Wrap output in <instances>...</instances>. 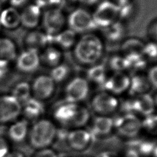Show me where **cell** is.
<instances>
[{
    "label": "cell",
    "instance_id": "6da1fadb",
    "mask_svg": "<svg viewBox=\"0 0 157 157\" xmlns=\"http://www.w3.org/2000/svg\"><path fill=\"white\" fill-rule=\"evenodd\" d=\"M105 44L102 37L93 32L81 35L72 48L74 58L81 65L91 66L103 56Z\"/></svg>",
    "mask_w": 157,
    "mask_h": 157
},
{
    "label": "cell",
    "instance_id": "7a4b0ae2",
    "mask_svg": "<svg viewBox=\"0 0 157 157\" xmlns=\"http://www.w3.org/2000/svg\"><path fill=\"white\" fill-rule=\"evenodd\" d=\"M57 129L50 120H37L29 130L28 139L32 148L36 150L48 148L55 140Z\"/></svg>",
    "mask_w": 157,
    "mask_h": 157
},
{
    "label": "cell",
    "instance_id": "3957f363",
    "mask_svg": "<svg viewBox=\"0 0 157 157\" xmlns=\"http://www.w3.org/2000/svg\"><path fill=\"white\" fill-rule=\"evenodd\" d=\"M66 24L69 29L78 34L92 32L96 28L92 13L85 9L78 7L74 9L66 18Z\"/></svg>",
    "mask_w": 157,
    "mask_h": 157
},
{
    "label": "cell",
    "instance_id": "277c9868",
    "mask_svg": "<svg viewBox=\"0 0 157 157\" xmlns=\"http://www.w3.org/2000/svg\"><path fill=\"white\" fill-rule=\"evenodd\" d=\"M96 27L104 28L114 23L120 17V8L110 0L101 2L92 13Z\"/></svg>",
    "mask_w": 157,
    "mask_h": 157
},
{
    "label": "cell",
    "instance_id": "5b68a950",
    "mask_svg": "<svg viewBox=\"0 0 157 157\" xmlns=\"http://www.w3.org/2000/svg\"><path fill=\"white\" fill-rule=\"evenodd\" d=\"M56 88V83L50 75H39L31 84V94L41 102L50 99L55 94Z\"/></svg>",
    "mask_w": 157,
    "mask_h": 157
},
{
    "label": "cell",
    "instance_id": "8992f818",
    "mask_svg": "<svg viewBox=\"0 0 157 157\" xmlns=\"http://www.w3.org/2000/svg\"><path fill=\"white\" fill-rule=\"evenodd\" d=\"M113 126L123 136L133 138L141 130L142 121L134 113H123L113 119Z\"/></svg>",
    "mask_w": 157,
    "mask_h": 157
},
{
    "label": "cell",
    "instance_id": "52a82bcc",
    "mask_svg": "<svg viewBox=\"0 0 157 157\" xmlns=\"http://www.w3.org/2000/svg\"><path fill=\"white\" fill-rule=\"evenodd\" d=\"M90 91V85L86 78L75 77L69 81L64 90L65 102L77 103L85 100Z\"/></svg>",
    "mask_w": 157,
    "mask_h": 157
},
{
    "label": "cell",
    "instance_id": "ba28073f",
    "mask_svg": "<svg viewBox=\"0 0 157 157\" xmlns=\"http://www.w3.org/2000/svg\"><path fill=\"white\" fill-rule=\"evenodd\" d=\"M91 106L93 110L99 115L107 116L118 109L119 102L114 95L104 91L93 97Z\"/></svg>",
    "mask_w": 157,
    "mask_h": 157
},
{
    "label": "cell",
    "instance_id": "9c48e42d",
    "mask_svg": "<svg viewBox=\"0 0 157 157\" xmlns=\"http://www.w3.org/2000/svg\"><path fill=\"white\" fill-rule=\"evenodd\" d=\"M66 24V17L60 9L52 7L44 12L43 26L48 35L55 36L63 30Z\"/></svg>",
    "mask_w": 157,
    "mask_h": 157
},
{
    "label": "cell",
    "instance_id": "30bf717a",
    "mask_svg": "<svg viewBox=\"0 0 157 157\" xmlns=\"http://www.w3.org/2000/svg\"><path fill=\"white\" fill-rule=\"evenodd\" d=\"M21 103L12 95L0 96V124L16 119L21 113Z\"/></svg>",
    "mask_w": 157,
    "mask_h": 157
},
{
    "label": "cell",
    "instance_id": "8fae6325",
    "mask_svg": "<svg viewBox=\"0 0 157 157\" xmlns=\"http://www.w3.org/2000/svg\"><path fill=\"white\" fill-rule=\"evenodd\" d=\"M92 140L93 136L90 131L78 128L68 131L66 142L68 148L80 151L87 148Z\"/></svg>",
    "mask_w": 157,
    "mask_h": 157
},
{
    "label": "cell",
    "instance_id": "7c38bea8",
    "mask_svg": "<svg viewBox=\"0 0 157 157\" xmlns=\"http://www.w3.org/2000/svg\"><path fill=\"white\" fill-rule=\"evenodd\" d=\"M130 77L123 72H115L107 79L101 86L102 90L113 95L120 94L128 90Z\"/></svg>",
    "mask_w": 157,
    "mask_h": 157
},
{
    "label": "cell",
    "instance_id": "4fadbf2b",
    "mask_svg": "<svg viewBox=\"0 0 157 157\" xmlns=\"http://www.w3.org/2000/svg\"><path fill=\"white\" fill-rule=\"evenodd\" d=\"M40 63V59L36 50L29 48L22 52L17 60V67L23 72H31L36 70Z\"/></svg>",
    "mask_w": 157,
    "mask_h": 157
},
{
    "label": "cell",
    "instance_id": "5bb4252c",
    "mask_svg": "<svg viewBox=\"0 0 157 157\" xmlns=\"http://www.w3.org/2000/svg\"><path fill=\"white\" fill-rule=\"evenodd\" d=\"M78 106L77 103L69 102L59 104L53 112L54 118L63 126H71Z\"/></svg>",
    "mask_w": 157,
    "mask_h": 157
},
{
    "label": "cell",
    "instance_id": "9a60e30c",
    "mask_svg": "<svg viewBox=\"0 0 157 157\" xmlns=\"http://www.w3.org/2000/svg\"><path fill=\"white\" fill-rule=\"evenodd\" d=\"M28 121L21 119L14 122L7 129V135L10 140L15 143H21L27 137L29 132Z\"/></svg>",
    "mask_w": 157,
    "mask_h": 157
},
{
    "label": "cell",
    "instance_id": "2e32d148",
    "mask_svg": "<svg viewBox=\"0 0 157 157\" xmlns=\"http://www.w3.org/2000/svg\"><path fill=\"white\" fill-rule=\"evenodd\" d=\"M113 126V119L105 115H98L93 120L91 127L93 138L94 136H101L110 133Z\"/></svg>",
    "mask_w": 157,
    "mask_h": 157
},
{
    "label": "cell",
    "instance_id": "e0dca14e",
    "mask_svg": "<svg viewBox=\"0 0 157 157\" xmlns=\"http://www.w3.org/2000/svg\"><path fill=\"white\" fill-rule=\"evenodd\" d=\"M134 113L145 117L153 113L155 104L153 98L148 93L136 96L134 98Z\"/></svg>",
    "mask_w": 157,
    "mask_h": 157
},
{
    "label": "cell",
    "instance_id": "ac0fdd59",
    "mask_svg": "<svg viewBox=\"0 0 157 157\" xmlns=\"http://www.w3.org/2000/svg\"><path fill=\"white\" fill-rule=\"evenodd\" d=\"M151 87V84L147 75L137 73L130 77V83L128 90L131 95L136 96L148 93Z\"/></svg>",
    "mask_w": 157,
    "mask_h": 157
},
{
    "label": "cell",
    "instance_id": "d6986e66",
    "mask_svg": "<svg viewBox=\"0 0 157 157\" xmlns=\"http://www.w3.org/2000/svg\"><path fill=\"white\" fill-rule=\"evenodd\" d=\"M15 56L16 50L13 43L7 39H0V68L6 69Z\"/></svg>",
    "mask_w": 157,
    "mask_h": 157
},
{
    "label": "cell",
    "instance_id": "ffe728a7",
    "mask_svg": "<svg viewBox=\"0 0 157 157\" xmlns=\"http://www.w3.org/2000/svg\"><path fill=\"white\" fill-rule=\"evenodd\" d=\"M23 114L27 119H37L44 113V108L42 102L31 97L21 104Z\"/></svg>",
    "mask_w": 157,
    "mask_h": 157
},
{
    "label": "cell",
    "instance_id": "44dd1931",
    "mask_svg": "<svg viewBox=\"0 0 157 157\" xmlns=\"http://www.w3.org/2000/svg\"><path fill=\"white\" fill-rule=\"evenodd\" d=\"M77 39L78 35L69 28L53 36V40L63 50L72 49Z\"/></svg>",
    "mask_w": 157,
    "mask_h": 157
},
{
    "label": "cell",
    "instance_id": "7402d4cb",
    "mask_svg": "<svg viewBox=\"0 0 157 157\" xmlns=\"http://www.w3.org/2000/svg\"><path fill=\"white\" fill-rule=\"evenodd\" d=\"M40 15V8L36 5L26 7L20 15V22L29 28H33L38 24Z\"/></svg>",
    "mask_w": 157,
    "mask_h": 157
},
{
    "label": "cell",
    "instance_id": "603a6c76",
    "mask_svg": "<svg viewBox=\"0 0 157 157\" xmlns=\"http://www.w3.org/2000/svg\"><path fill=\"white\" fill-rule=\"evenodd\" d=\"M53 40V36L45 34L40 31H33L27 34L25 42L29 48L36 50L45 47L48 42Z\"/></svg>",
    "mask_w": 157,
    "mask_h": 157
},
{
    "label": "cell",
    "instance_id": "cb8c5ba5",
    "mask_svg": "<svg viewBox=\"0 0 157 157\" xmlns=\"http://www.w3.org/2000/svg\"><path fill=\"white\" fill-rule=\"evenodd\" d=\"M107 78L105 67L100 64H96L90 66L86 73V79L96 85L102 86Z\"/></svg>",
    "mask_w": 157,
    "mask_h": 157
},
{
    "label": "cell",
    "instance_id": "d4e9b609",
    "mask_svg": "<svg viewBox=\"0 0 157 157\" xmlns=\"http://www.w3.org/2000/svg\"><path fill=\"white\" fill-rule=\"evenodd\" d=\"M144 42L137 38L126 39L121 45V50L124 57L142 55Z\"/></svg>",
    "mask_w": 157,
    "mask_h": 157
},
{
    "label": "cell",
    "instance_id": "484cf974",
    "mask_svg": "<svg viewBox=\"0 0 157 157\" xmlns=\"http://www.w3.org/2000/svg\"><path fill=\"white\" fill-rule=\"evenodd\" d=\"M20 23V15L13 8L6 9L0 15V23L7 28H16Z\"/></svg>",
    "mask_w": 157,
    "mask_h": 157
},
{
    "label": "cell",
    "instance_id": "4316f807",
    "mask_svg": "<svg viewBox=\"0 0 157 157\" xmlns=\"http://www.w3.org/2000/svg\"><path fill=\"white\" fill-rule=\"evenodd\" d=\"M63 55L59 49L56 47L47 48L41 56V59L47 66L54 67L61 63Z\"/></svg>",
    "mask_w": 157,
    "mask_h": 157
},
{
    "label": "cell",
    "instance_id": "83f0119b",
    "mask_svg": "<svg viewBox=\"0 0 157 157\" xmlns=\"http://www.w3.org/2000/svg\"><path fill=\"white\" fill-rule=\"evenodd\" d=\"M11 95L22 104L31 97V85L25 81L17 83L13 86Z\"/></svg>",
    "mask_w": 157,
    "mask_h": 157
},
{
    "label": "cell",
    "instance_id": "f1b7e54d",
    "mask_svg": "<svg viewBox=\"0 0 157 157\" xmlns=\"http://www.w3.org/2000/svg\"><path fill=\"white\" fill-rule=\"evenodd\" d=\"M131 148L136 150L140 155L148 156L153 153L156 145L154 141L150 140H134L129 142Z\"/></svg>",
    "mask_w": 157,
    "mask_h": 157
},
{
    "label": "cell",
    "instance_id": "f546056e",
    "mask_svg": "<svg viewBox=\"0 0 157 157\" xmlns=\"http://www.w3.org/2000/svg\"><path fill=\"white\" fill-rule=\"evenodd\" d=\"M102 29L104 32V37L111 42L120 40L124 33V27L118 20Z\"/></svg>",
    "mask_w": 157,
    "mask_h": 157
},
{
    "label": "cell",
    "instance_id": "4dcf8cb0",
    "mask_svg": "<svg viewBox=\"0 0 157 157\" xmlns=\"http://www.w3.org/2000/svg\"><path fill=\"white\" fill-rule=\"evenodd\" d=\"M71 68L68 64L61 63L59 65L52 68L50 76L56 83H61L67 79L71 74Z\"/></svg>",
    "mask_w": 157,
    "mask_h": 157
},
{
    "label": "cell",
    "instance_id": "1f68e13d",
    "mask_svg": "<svg viewBox=\"0 0 157 157\" xmlns=\"http://www.w3.org/2000/svg\"><path fill=\"white\" fill-rule=\"evenodd\" d=\"M90 118V112L89 110L86 107L79 105L71 126L74 128L82 127L88 122Z\"/></svg>",
    "mask_w": 157,
    "mask_h": 157
},
{
    "label": "cell",
    "instance_id": "d6a6232c",
    "mask_svg": "<svg viewBox=\"0 0 157 157\" xmlns=\"http://www.w3.org/2000/svg\"><path fill=\"white\" fill-rule=\"evenodd\" d=\"M142 128L151 135H157V114L152 113L142 121Z\"/></svg>",
    "mask_w": 157,
    "mask_h": 157
},
{
    "label": "cell",
    "instance_id": "836d02e7",
    "mask_svg": "<svg viewBox=\"0 0 157 157\" xmlns=\"http://www.w3.org/2000/svg\"><path fill=\"white\" fill-rule=\"evenodd\" d=\"M109 67L115 72H123L128 69V63L126 58L124 56H115L112 57L109 61Z\"/></svg>",
    "mask_w": 157,
    "mask_h": 157
},
{
    "label": "cell",
    "instance_id": "e575fe53",
    "mask_svg": "<svg viewBox=\"0 0 157 157\" xmlns=\"http://www.w3.org/2000/svg\"><path fill=\"white\" fill-rule=\"evenodd\" d=\"M142 55L146 60L157 59V42L149 40L144 43Z\"/></svg>",
    "mask_w": 157,
    "mask_h": 157
},
{
    "label": "cell",
    "instance_id": "d590c367",
    "mask_svg": "<svg viewBox=\"0 0 157 157\" xmlns=\"http://www.w3.org/2000/svg\"><path fill=\"white\" fill-rule=\"evenodd\" d=\"M31 157H58L57 153L49 148L36 150Z\"/></svg>",
    "mask_w": 157,
    "mask_h": 157
},
{
    "label": "cell",
    "instance_id": "8d00e7d4",
    "mask_svg": "<svg viewBox=\"0 0 157 157\" xmlns=\"http://www.w3.org/2000/svg\"><path fill=\"white\" fill-rule=\"evenodd\" d=\"M147 36L150 40L157 42V19L149 24L147 28Z\"/></svg>",
    "mask_w": 157,
    "mask_h": 157
},
{
    "label": "cell",
    "instance_id": "74e56055",
    "mask_svg": "<svg viewBox=\"0 0 157 157\" xmlns=\"http://www.w3.org/2000/svg\"><path fill=\"white\" fill-rule=\"evenodd\" d=\"M147 76L151 86L157 90V64L153 65L148 69Z\"/></svg>",
    "mask_w": 157,
    "mask_h": 157
},
{
    "label": "cell",
    "instance_id": "f35d334b",
    "mask_svg": "<svg viewBox=\"0 0 157 157\" xmlns=\"http://www.w3.org/2000/svg\"><path fill=\"white\" fill-rule=\"evenodd\" d=\"M10 151L9 144L7 140L0 136V157H6Z\"/></svg>",
    "mask_w": 157,
    "mask_h": 157
},
{
    "label": "cell",
    "instance_id": "ab89813d",
    "mask_svg": "<svg viewBox=\"0 0 157 157\" xmlns=\"http://www.w3.org/2000/svg\"><path fill=\"white\" fill-rule=\"evenodd\" d=\"M58 0H36V6L39 8L47 7L55 5Z\"/></svg>",
    "mask_w": 157,
    "mask_h": 157
},
{
    "label": "cell",
    "instance_id": "60d3db41",
    "mask_svg": "<svg viewBox=\"0 0 157 157\" xmlns=\"http://www.w3.org/2000/svg\"><path fill=\"white\" fill-rule=\"evenodd\" d=\"M118 7H122L131 3L132 0H110Z\"/></svg>",
    "mask_w": 157,
    "mask_h": 157
},
{
    "label": "cell",
    "instance_id": "b9f144b4",
    "mask_svg": "<svg viewBox=\"0 0 157 157\" xmlns=\"http://www.w3.org/2000/svg\"><path fill=\"white\" fill-rule=\"evenodd\" d=\"M6 157H26L25 154L20 150H13L10 151Z\"/></svg>",
    "mask_w": 157,
    "mask_h": 157
},
{
    "label": "cell",
    "instance_id": "7bdbcfd3",
    "mask_svg": "<svg viewBox=\"0 0 157 157\" xmlns=\"http://www.w3.org/2000/svg\"><path fill=\"white\" fill-rule=\"evenodd\" d=\"M25 0H11V2L14 6H20L21 5Z\"/></svg>",
    "mask_w": 157,
    "mask_h": 157
},
{
    "label": "cell",
    "instance_id": "ee69618b",
    "mask_svg": "<svg viewBox=\"0 0 157 157\" xmlns=\"http://www.w3.org/2000/svg\"><path fill=\"white\" fill-rule=\"evenodd\" d=\"M98 157H113V156L109 153H102Z\"/></svg>",
    "mask_w": 157,
    "mask_h": 157
},
{
    "label": "cell",
    "instance_id": "f6af8a7d",
    "mask_svg": "<svg viewBox=\"0 0 157 157\" xmlns=\"http://www.w3.org/2000/svg\"><path fill=\"white\" fill-rule=\"evenodd\" d=\"M6 1V0H0V9L2 7V6L4 4V2Z\"/></svg>",
    "mask_w": 157,
    "mask_h": 157
},
{
    "label": "cell",
    "instance_id": "bcb514c9",
    "mask_svg": "<svg viewBox=\"0 0 157 157\" xmlns=\"http://www.w3.org/2000/svg\"><path fill=\"white\" fill-rule=\"evenodd\" d=\"M154 99V101H155V106H157V95L155 96Z\"/></svg>",
    "mask_w": 157,
    "mask_h": 157
},
{
    "label": "cell",
    "instance_id": "7dc6e473",
    "mask_svg": "<svg viewBox=\"0 0 157 157\" xmlns=\"http://www.w3.org/2000/svg\"><path fill=\"white\" fill-rule=\"evenodd\" d=\"M0 24H1V23H0Z\"/></svg>",
    "mask_w": 157,
    "mask_h": 157
}]
</instances>
